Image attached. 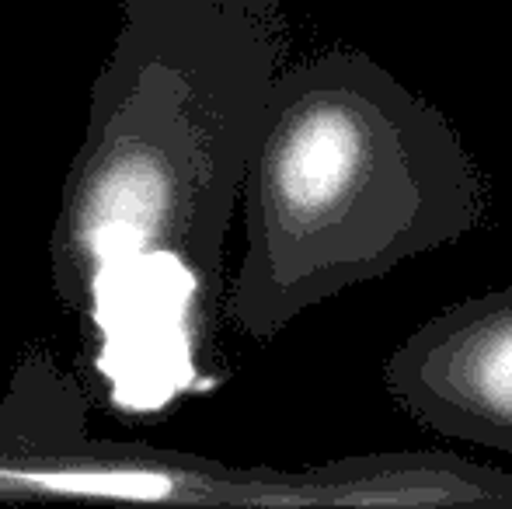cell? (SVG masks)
<instances>
[{
  "mask_svg": "<svg viewBox=\"0 0 512 509\" xmlns=\"http://www.w3.org/2000/svg\"><path fill=\"white\" fill-rule=\"evenodd\" d=\"M384 384L422 426L512 454V286L425 321L387 360Z\"/></svg>",
  "mask_w": 512,
  "mask_h": 509,
  "instance_id": "277c9868",
  "label": "cell"
},
{
  "mask_svg": "<svg viewBox=\"0 0 512 509\" xmlns=\"http://www.w3.org/2000/svg\"><path fill=\"white\" fill-rule=\"evenodd\" d=\"M88 133L60 192L49 265L70 314L102 321L168 279L213 314L258 112L286 53L276 0H119Z\"/></svg>",
  "mask_w": 512,
  "mask_h": 509,
  "instance_id": "6da1fadb",
  "label": "cell"
},
{
  "mask_svg": "<svg viewBox=\"0 0 512 509\" xmlns=\"http://www.w3.org/2000/svg\"><path fill=\"white\" fill-rule=\"evenodd\" d=\"M227 314L272 339L297 314L474 231L481 178L439 109L366 53L279 67L241 178Z\"/></svg>",
  "mask_w": 512,
  "mask_h": 509,
  "instance_id": "7a4b0ae2",
  "label": "cell"
},
{
  "mask_svg": "<svg viewBox=\"0 0 512 509\" xmlns=\"http://www.w3.org/2000/svg\"><path fill=\"white\" fill-rule=\"evenodd\" d=\"M88 394L46 353H28L0 398V499H115L171 506H373L370 454L307 471L234 468L189 450L102 440Z\"/></svg>",
  "mask_w": 512,
  "mask_h": 509,
  "instance_id": "3957f363",
  "label": "cell"
}]
</instances>
